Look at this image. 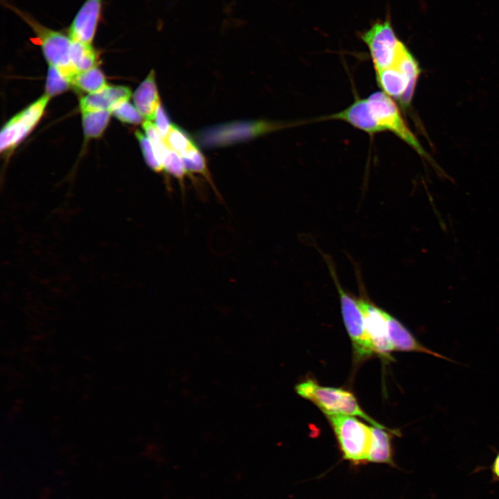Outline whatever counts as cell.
<instances>
[{
    "label": "cell",
    "instance_id": "obj_1",
    "mask_svg": "<svg viewBox=\"0 0 499 499\" xmlns=\"http://www.w3.org/2000/svg\"><path fill=\"white\" fill-rule=\"evenodd\" d=\"M326 119L346 122L370 136L390 132L419 154L426 155L405 122L396 101L382 91H375L367 98H356L343 110L326 116Z\"/></svg>",
    "mask_w": 499,
    "mask_h": 499
},
{
    "label": "cell",
    "instance_id": "obj_2",
    "mask_svg": "<svg viewBox=\"0 0 499 499\" xmlns=\"http://www.w3.org/2000/svg\"><path fill=\"white\" fill-rule=\"evenodd\" d=\"M295 390L299 396L315 403L326 416L335 414L358 416L375 427L385 429L399 435V431L383 426L367 414L360 407L354 395L349 391L321 386L312 379L297 384Z\"/></svg>",
    "mask_w": 499,
    "mask_h": 499
},
{
    "label": "cell",
    "instance_id": "obj_3",
    "mask_svg": "<svg viewBox=\"0 0 499 499\" xmlns=\"http://www.w3.org/2000/svg\"><path fill=\"white\" fill-rule=\"evenodd\" d=\"M421 69L409 49L401 50L387 68L375 73L378 87L403 107L414 96Z\"/></svg>",
    "mask_w": 499,
    "mask_h": 499
},
{
    "label": "cell",
    "instance_id": "obj_4",
    "mask_svg": "<svg viewBox=\"0 0 499 499\" xmlns=\"http://www.w3.org/2000/svg\"><path fill=\"white\" fill-rule=\"evenodd\" d=\"M343 459L358 466L367 462L371 442V427L349 415L327 416Z\"/></svg>",
    "mask_w": 499,
    "mask_h": 499
},
{
    "label": "cell",
    "instance_id": "obj_5",
    "mask_svg": "<svg viewBox=\"0 0 499 499\" xmlns=\"http://www.w3.org/2000/svg\"><path fill=\"white\" fill-rule=\"evenodd\" d=\"M326 260L340 297L343 321L355 355L360 360L367 358L376 352L367 333L358 299L343 289L331 260L327 256Z\"/></svg>",
    "mask_w": 499,
    "mask_h": 499
},
{
    "label": "cell",
    "instance_id": "obj_6",
    "mask_svg": "<svg viewBox=\"0 0 499 499\" xmlns=\"http://www.w3.org/2000/svg\"><path fill=\"white\" fill-rule=\"evenodd\" d=\"M19 15L33 28L49 65L53 66L71 82L78 73L73 67L69 56L71 40L64 34L48 28L21 12Z\"/></svg>",
    "mask_w": 499,
    "mask_h": 499
},
{
    "label": "cell",
    "instance_id": "obj_7",
    "mask_svg": "<svg viewBox=\"0 0 499 499\" xmlns=\"http://www.w3.org/2000/svg\"><path fill=\"white\" fill-rule=\"evenodd\" d=\"M360 38L368 49L375 73L392 64L403 44L388 19L372 24Z\"/></svg>",
    "mask_w": 499,
    "mask_h": 499
},
{
    "label": "cell",
    "instance_id": "obj_8",
    "mask_svg": "<svg viewBox=\"0 0 499 499\" xmlns=\"http://www.w3.org/2000/svg\"><path fill=\"white\" fill-rule=\"evenodd\" d=\"M267 121L237 122L222 124L204 130L199 139L204 146H221L253 138L281 128Z\"/></svg>",
    "mask_w": 499,
    "mask_h": 499
},
{
    "label": "cell",
    "instance_id": "obj_9",
    "mask_svg": "<svg viewBox=\"0 0 499 499\" xmlns=\"http://www.w3.org/2000/svg\"><path fill=\"white\" fill-rule=\"evenodd\" d=\"M49 97L44 95L12 117L2 128L0 150L6 151L18 144L41 119Z\"/></svg>",
    "mask_w": 499,
    "mask_h": 499
},
{
    "label": "cell",
    "instance_id": "obj_10",
    "mask_svg": "<svg viewBox=\"0 0 499 499\" xmlns=\"http://www.w3.org/2000/svg\"><path fill=\"white\" fill-rule=\"evenodd\" d=\"M365 329L374 348L376 353L383 358H391L390 352L394 350L390 342L385 311L378 308L365 295L358 298Z\"/></svg>",
    "mask_w": 499,
    "mask_h": 499
},
{
    "label": "cell",
    "instance_id": "obj_11",
    "mask_svg": "<svg viewBox=\"0 0 499 499\" xmlns=\"http://www.w3.org/2000/svg\"><path fill=\"white\" fill-rule=\"evenodd\" d=\"M102 0H87L74 18L69 30L73 41L91 44L100 17Z\"/></svg>",
    "mask_w": 499,
    "mask_h": 499
},
{
    "label": "cell",
    "instance_id": "obj_12",
    "mask_svg": "<svg viewBox=\"0 0 499 499\" xmlns=\"http://www.w3.org/2000/svg\"><path fill=\"white\" fill-rule=\"evenodd\" d=\"M385 315L387 323L389 338L394 350L426 353L454 362L448 357L422 344L405 326L386 311Z\"/></svg>",
    "mask_w": 499,
    "mask_h": 499
},
{
    "label": "cell",
    "instance_id": "obj_13",
    "mask_svg": "<svg viewBox=\"0 0 499 499\" xmlns=\"http://www.w3.org/2000/svg\"><path fill=\"white\" fill-rule=\"evenodd\" d=\"M131 91L124 86H109L103 90L82 97L80 100L82 112L111 110L116 104L128 100Z\"/></svg>",
    "mask_w": 499,
    "mask_h": 499
},
{
    "label": "cell",
    "instance_id": "obj_14",
    "mask_svg": "<svg viewBox=\"0 0 499 499\" xmlns=\"http://www.w3.org/2000/svg\"><path fill=\"white\" fill-rule=\"evenodd\" d=\"M135 107L147 120H154L160 100L155 82V72L151 71L133 94Z\"/></svg>",
    "mask_w": 499,
    "mask_h": 499
},
{
    "label": "cell",
    "instance_id": "obj_15",
    "mask_svg": "<svg viewBox=\"0 0 499 499\" xmlns=\"http://www.w3.org/2000/svg\"><path fill=\"white\" fill-rule=\"evenodd\" d=\"M385 429L371 427V442L367 456V462L386 464L396 467L393 459V450L390 435Z\"/></svg>",
    "mask_w": 499,
    "mask_h": 499
},
{
    "label": "cell",
    "instance_id": "obj_16",
    "mask_svg": "<svg viewBox=\"0 0 499 499\" xmlns=\"http://www.w3.org/2000/svg\"><path fill=\"white\" fill-rule=\"evenodd\" d=\"M69 56L71 63L77 73L96 67L97 55L91 44L71 40Z\"/></svg>",
    "mask_w": 499,
    "mask_h": 499
},
{
    "label": "cell",
    "instance_id": "obj_17",
    "mask_svg": "<svg viewBox=\"0 0 499 499\" xmlns=\"http://www.w3.org/2000/svg\"><path fill=\"white\" fill-rule=\"evenodd\" d=\"M180 156L182 158L189 175H191L192 173H197L203 176V177L206 179L207 182L211 185L218 198L222 201L220 193L213 184L211 174L207 168L205 158L197 146H195L192 147L186 152L182 153Z\"/></svg>",
    "mask_w": 499,
    "mask_h": 499
},
{
    "label": "cell",
    "instance_id": "obj_18",
    "mask_svg": "<svg viewBox=\"0 0 499 499\" xmlns=\"http://www.w3.org/2000/svg\"><path fill=\"white\" fill-rule=\"evenodd\" d=\"M82 113L84 134L87 138H97L105 130L112 114L110 110L85 111Z\"/></svg>",
    "mask_w": 499,
    "mask_h": 499
},
{
    "label": "cell",
    "instance_id": "obj_19",
    "mask_svg": "<svg viewBox=\"0 0 499 499\" xmlns=\"http://www.w3.org/2000/svg\"><path fill=\"white\" fill-rule=\"evenodd\" d=\"M71 84L89 94L98 92L107 86L103 73L96 67L76 74Z\"/></svg>",
    "mask_w": 499,
    "mask_h": 499
},
{
    "label": "cell",
    "instance_id": "obj_20",
    "mask_svg": "<svg viewBox=\"0 0 499 499\" xmlns=\"http://www.w3.org/2000/svg\"><path fill=\"white\" fill-rule=\"evenodd\" d=\"M162 165L168 173L179 181L184 193V178L189 173L181 156L170 149L164 158Z\"/></svg>",
    "mask_w": 499,
    "mask_h": 499
},
{
    "label": "cell",
    "instance_id": "obj_21",
    "mask_svg": "<svg viewBox=\"0 0 499 499\" xmlns=\"http://www.w3.org/2000/svg\"><path fill=\"white\" fill-rule=\"evenodd\" d=\"M164 140L168 147L180 155L195 146L189 135L175 125H172Z\"/></svg>",
    "mask_w": 499,
    "mask_h": 499
},
{
    "label": "cell",
    "instance_id": "obj_22",
    "mask_svg": "<svg viewBox=\"0 0 499 499\" xmlns=\"http://www.w3.org/2000/svg\"><path fill=\"white\" fill-rule=\"evenodd\" d=\"M72 85L71 81L64 77L58 70L53 66L49 65L46 82V95L49 97L59 94Z\"/></svg>",
    "mask_w": 499,
    "mask_h": 499
},
{
    "label": "cell",
    "instance_id": "obj_23",
    "mask_svg": "<svg viewBox=\"0 0 499 499\" xmlns=\"http://www.w3.org/2000/svg\"><path fill=\"white\" fill-rule=\"evenodd\" d=\"M110 112L122 122L139 124L143 121L142 114L128 100H124L116 104Z\"/></svg>",
    "mask_w": 499,
    "mask_h": 499
},
{
    "label": "cell",
    "instance_id": "obj_24",
    "mask_svg": "<svg viewBox=\"0 0 499 499\" xmlns=\"http://www.w3.org/2000/svg\"><path fill=\"white\" fill-rule=\"evenodd\" d=\"M135 136L139 142L143 157L148 166L156 172H161L164 167L159 162L150 139L138 130L135 132Z\"/></svg>",
    "mask_w": 499,
    "mask_h": 499
},
{
    "label": "cell",
    "instance_id": "obj_25",
    "mask_svg": "<svg viewBox=\"0 0 499 499\" xmlns=\"http://www.w3.org/2000/svg\"><path fill=\"white\" fill-rule=\"evenodd\" d=\"M155 125L161 136L165 138L173 124L164 107L160 105L155 117Z\"/></svg>",
    "mask_w": 499,
    "mask_h": 499
},
{
    "label": "cell",
    "instance_id": "obj_26",
    "mask_svg": "<svg viewBox=\"0 0 499 499\" xmlns=\"http://www.w3.org/2000/svg\"><path fill=\"white\" fill-rule=\"evenodd\" d=\"M489 469L492 474V482L499 481V452L496 455Z\"/></svg>",
    "mask_w": 499,
    "mask_h": 499
}]
</instances>
